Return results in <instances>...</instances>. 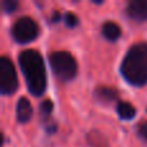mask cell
<instances>
[{
  "mask_svg": "<svg viewBox=\"0 0 147 147\" xmlns=\"http://www.w3.org/2000/svg\"><path fill=\"white\" fill-rule=\"evenodd\" d=\"M18 62L28 92L41 96L47 88V71L41 54L36 49H25L18 54Z\"/></svg>",
  "mask_w": 147,
  "mask_h": 147,
  "instance_id": "cell-1",
  "label": "cell"
},
{
  "mask_svg": "<svg viewBox=\"0 0 147 147\" xmlns=\"http://www.w3.org/2000/svg\"><path fill=\"white\" fill-rule=\"evenodd\" d=\"M120 71L125 80L136 86L147 83V43H137L128 49Z\"/></svg>",
  "mask_w": 147,
  "mask_h": 147,
  "instance_id": "cell-2",
  "label": "cell"
},
{
  "mask_svg": "<svg viewBox=\"0 0 147 147\" xmlns=\"http://www.w3.org/2000/svg\"><path fill=\"white\" fill-rule=\"evenodd\" d=\"M49 63L54 75L63 81H69L76 76L78 63L75 58L66 51H56L49 54Z\"/></svg>",
  "mask_w": 147,
  "mask_h": 147,
  "instance_id": "cell-3",
  "label": "cell"
},
{
  "mask_svg": "<svg viewBox=\"0 0 147 147\" xmlns=\"http://www.w3.org/2000/svg\"><path fill=\"white\" fill-rule=\"evenodd\" d=\"M40 28L36 21L31 17H21L13 23L12 28H10V34H12L13 39L17 43L26 44L30 41L35 40L39 36Z\"/></svg>",
  "mask_w": 147,
  "mask_h": 147,
  "instance_id": "cell-4",
  "label": "cell"
},
{
  "mask_svg": "<svg viewBox=\"0 0 147 147\" xmlns=\"http://www.w3.org/2000/svg\"><path fill=\"white\" fill-rule=\"evenodd\" d=\"M18 88V78L14 65L7 56L0 57V92L13 94Z\"/></svg>",
  "mask_w": 147,
  "mask_h": 147,
  "instance_id": "cell-5",
  "label": "cell"
},
{
  "mask_svg": "<svg viewBox=\"0 0 147 147\" xmlns=\"http://www.w3.org/2000/svg\"><path fill=\"white\" fill-rule=\"evenodd\" d=\"M127 14L138 22L147 20V0H132L127 5Z\"/></svg>",
  "mask_w": 147,
  "mask_h": 147,
  "instance_id": "cell-6",
  "label": "cell"
},
{
  "mask_svg": "<svg viewBox=\"0 0 147 147\" xmlns=\"http://www.w3.org/2000/svg\"><path fill=\"white\" fill-rule=\"evenodd\" d=\"M16 114H17V120L20 123H27L32 116V106H31L30 101L26 97H21L17 102V109H16Z\"/></svg>",
  "mask_w": 147,
  "mask_h": 147,
  "instance_id": "cell-7",
  "label": "cell"
},
{
  "mask_svg": "<svg viewBox=\"0 0 147 147\" xmlns=\"http://www.w3.org/2000/svg\"><path fill=\"white\" fill-rule=\"evenodd\" d=\"M102 34L103 36L110 41H115L120 38L121 35V28L114 21H106V22L102 25Z\"/></svg>",
  "mask_w": 147,
  "mask_h": 147,
  "instance_id": "cell-8",
  "label": "cell"
},
{
  "mask_svg": "<svg viewBox=\"0 0 147 147\" xmlns=\"http://www.w3.org/2000/svg\"><path fill=\"white\" fill-rule=\"evenodd\" d=\"M116 111H117V114H119V116L121 117V119H124V120H132L133 117L136 116V112H137V110H136V107L132 106L129 102L120 101L119 103L116 105Z\"/></svg>",
  "mask_w": 147,
  "mask_h": 147,
  "instance_id": "cell-9",
  "label": "cell"
},
{
  "mask_svg": "<svg viewBox=\"0 0 147 147\" xmlns=\"http://www.w3.org/2000/svg\"><path fill=\"white\" fill-rule=\"evenodd\" d=\"M96 96L103 102H112L117 99V92L109 86H98L96 89Z\"/></svg>",
  "mask_w": 147,
  "mask_h": 147,
  "instance_id": "cell-10",
  "label": "cell"
},
{
  "mask_svg": "<svg viewBox=\"0 0 147 147\" xmlns=\"http://www.w3.org/2000/svg\"><path fill=\"white\" fill-rule=\"evenodd\" d=\"M39 111H40V116L43 117V119L49 117L52 114V111H53V102H52L51 99H44V101L40 103Z\"/></svg>",
  "mask_w": 147,
  "mask_h": 147,
  "instance_id": "cell-11",
  "label": "cell"
},
{
  "mask_svg": "<svg viewBox=\"0 0 147 147\" xmlns=\"http://www.w3.org/2000/svg\"><path fill=\"white\" fill-rule=\"evenodd\" d=\"M65 23H66L69 27H75V26L79 23L78 16H76L75 13H72V12L65 13Z\"/></svg>",
  "mask_w": 147,
  "mask_h": 147,
  "instance_id": "cell-12",
  "label": "cell"
},
{
  "mask_svg": "<svg viewBox=\"0 0 147 147\" xmlns=\"http://www.w3.org/2000/svg\"><path fill=\"white\" fill-rule=\"evenodd\" d=\"M18 7V1L16 0H4L3 1V9L7 13H10L13 10H16V8Z\"/></svg>",
  "mask_w": 147,
  "mask_h": 147,
  "instance_id": "cell-13",
  "label": "cell"
},
{
  "mask_svg": "<svg viewBox=\"0 0 147 147\" xmlns=\"http://www.w3.org/2000/svg\"><path fill=\"white\" fill-rule=\"evenodd\" d=\"M137 132L141 138L147 141V120H143L137 125Z\"/></svg>",
  "mask_w": 147,
  "mask_h": 147,
  "instance_id": "cell-14",
  "label": "cell"
},
{
  "mask_svg": "<svg viewBox=\"0 0 147 147\" xmlns=\"http://www.w3.org/2000/svg\"><path fill=\"white\" fill-rule=\"evenodd\" d=\"M59 18H61V14H59V12H54L53 13V17H52V22H58Z\"/></svg>",
  "mask_w": 147,
  "mask_h": 147,
  "instance_id": "cell-15",
  "label": "cell"
}]
</instances>
